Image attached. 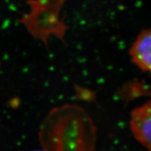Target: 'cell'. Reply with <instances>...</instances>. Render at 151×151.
I'll return each mask as SVG.
<instances>
[{
  "instance_id": "2",
  "label": "cell",
  "mask_w": 151,
  "mask_h": 151,
  "mask_svg": "<svg viewBox=\"0 0 151 151\" xmlns=\"http://www.w3.org/2000/svg\"><path fill=\"white\" fill-rule=\"evenodd\" d=\"M22 21L34 36L44 41L50 35L61 38L66 29L64 24L59 20L58 9L55 6L42 9L33 8L32 14Z\"/></svg>"
},
{
  "instance_id": "1",
  "label": "cell",
  "mask_w": 151,
  "mask_h": 151,
  "mask_svg": "<svg viewBox=\"0 0 151 151\" xmlns=\"http://www.w3.org/2000/svg\"><path fill=\"white\" fill-rule=\"evenodd\" d=\"M39 139L49 150H92L96 128L83 109L65 105L50 111L41 125Z\"/></svg>"
},
{
  "instance_id": "3",
  "label": "cell",
  "mask_w": 151,
  "mask_h": 151,
  "mask_svg": "<svg viewBox=\"0 0 151 151\" xmlns=\"http://www.w3.org/2000/svg\"><path fill=\"white\" fill-rule=\"evenodd\" d=\"M130 128L135 139L151 150V99L132 111Z\"/></svg>"
},
{
  "instance_id": "4",
  "label": "cell",
  "mask_w": 151,
  "mask_h": 151,
  "mask_svg": "<svg viewBox=\"0 0 151 151\" xmlns=\"http://www.w3.org/2000/svg\"><path fill=\"white\" fill-rule=\"evenodd\" d=\"M132 61L141 70L151 74V29L138 35L129 50Z\"/></svg>"
}]
</instances>
